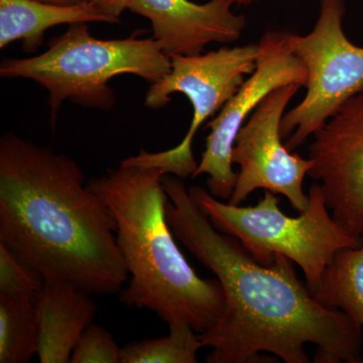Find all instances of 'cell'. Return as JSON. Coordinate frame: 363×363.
I'll list each match as a JSON object with an SVG mask.
<instances>
[{
  "label": "cell",
  "instance_id": "cell-1",
  "mask_svg": "<svg viewBox=\"0 0 363 363\" xmlns=\"http://www.w3.org/2000/svg\"><path fill=\"white\" fill-rule=\"evenodd\" d=\"M162 183L174 235L223 289L221 316L199 334L202 347L212 348L207 362H259L260 352H269L286 363H309L310 343L317 346L316 362H362V327L320 304L292 260L276 255L271 266L259 264L240 240L214 228L182 179L167 174Z\"/></svg>",
  "mask_w": 363,
  "mask_h": 363
},
{
  "label": "cell",
  "instance_id": "cell-2",
  "mask_svg": "<svg viewBox=\"0 0 363 363\" xmlns=\"http://www.w3.org/2000/svg\"><path fill=\"white\" fill-rule=\"evenodd\" d=\"M116 218L77 162L13 133L0 140V242L44 279L91 295L130 279Z\"/></svg>",
  "mask_w": 363,
  "mask_h": 363
},
{
  "label": "cell",
  "instance_id": "cell-3",
  "mask_svg": "<svg viewBox=\"0 0 363 363\" xmlns=\"http://www.w3.org/2000/svg\"><path fill=\"white\" fill-rule=\"evenodd\" d=\"M162 176L159 169L121 164L87 184L116 218L117 245L130 279L119 300L201 334L223 312V289L218 279L198 276L179 250L167 221Z\"/></svg>",
  "mask_w": 363,
  "mask_h": 363
},
{
  "label": "cell",
  "instance_id": "cell-4",
  "mask_svg": "<svg viewBox=\"0 0 363 363\" xmlns=\"http://www.w3.org/2000/svg\"><path fill=\"white\" fill-rule=\"evenodd\" d=\"M171 68V58L154 38L99 40L91 35L87 23H78L54 38L43 54L4 59L0 75L30 79L47 89L50 123L55 128L65 100L86 108L111 109L116 100L108 85L112 78L130 74L154 84Z\"/></svg>",
  "mask_w": 363,
  "mask_h": 363
},
{
  "label": "cell",
  "instance_id": "cell-5",
  "mask_svg": "<svg viewBox=\"0 0 363 363\" xmlns=\"http://www.w3.org/2000/svg\"><path fill=\"white\" fill-rule=\"evenodd\" d=\"M188 190L214 228L240 240L259 264L271 266L276 255H284L298 264L312 295L335 253L362 245L329 214L317 183L308 192L307 209L298 217L284 213L278 197L269 191L257 205L242 207L222 202L203 188Z\"/></svg>",
  "mask_w": 363,
  "mask_h": 363
},
{
  "label": "cell",
  "instance_id": "cell-6",
  "mask_svg": "<svg viewBox=\"0 0 363 363\" xmlns=\"http://www.w3.org/2000/svg\"><path fill=\"white\" fill-rule=\"evenodd\" d=\"M257 44L222 47L206 54L171 57L172 68L161 80L150 86L145 96L147 108L161 109L171 95L182 93L193 108L192 121L185 138L173 149L149 152L143 149L136 156L121 162L123 166L161 169L164 175L186 179L193 176L198 164L193 154V140L209 117L216 116L255 71L259 56Z\"/></svg>",
  "mask_w": 363,
  "mask_h": 363
},
{
  "label": "cell",
  "instance_id": "cell-7",
  "mask_svg": "<svg viewBox=\"0 0 363 363\" xmlns=\"http://www.w3.org/2000/svg\"><path fill=\"white\" fill-rule=\"evenodd\" d=\"M345 0H320L314 28L306 35L286 32L294 54L307 71L306 96L286 112L281 135L291 152L315 135L351 97L363 92V47L343 30Z\"/></svg>",
  "mask_w": 363,
  "mask_h": 363
},
{
  "label": "cell",
  "instance_id": "cell-8",
  "mask_svg": "<svg viewBox=\"0 0 363 363\" xmlns=\"http://www.w3.org/2000/svg\"><path fill=\"white\" fill-rule=\"evenodd\" d=\"M259 47L255 71L205 128L210 130L206 147L192 176H209V192L219 200L228 201L233 195L238 180L233 168L234 143L252 112L277 88L307 84V71L291 50L286 32L264 33Z\"/></svg>",
  "mask_w": 363,
  "mask_h": 363
},
{
  "label": "cell",
  "instance_id": "cell-9",
  "mask_svg": "<svg viewBox=\"0 0 363 363\" xmlns=\"http://www.w3.org/2000/svg\"><path fill=\"white\" fill-rule=\"evenodd\" d=\"M303 86L289 84L269 93L236 136L233 164L240 166L229 204L240 206L253 191L262 189L285 196L298 213L309 205L303 184L311 160L292 154L283 143L281 119L291 100Z\"/></svg>",
  "mask_w": 363,
  "mask_h": 363
},
{
  "label": "cell",
  "instance_id": "cell-10",
  "mask_svg": "<svg viewBox=\"0 0 363 363\" xmlns=\"http://www.w3.org/2000/svg\"><path fill=\"white\" fill-rule=\"evenodd\" d=\"M308 176L319 181L334 220L363 245V92L313 135Z\"/></svg>",
  "mask_w": 363,
  "mask_h": 363
},
{
  "label": "cell",
  "instance_id": "cell-11",
  "mask_svg": "<svg viewBox=\"0 0 363 363\" xmlns=\"http://www.w3.org/2000/svg\"><path fill=\"white\" fill-rule=\"evenodd\" d=\"M231 7L217 0L203 4L191 0H130L128 9L150 21L152 38L171 58L202 54L213 43L240 40L247 20Z\"/></svg>",
  "mask_w": 363,
  "mask_h": 363
},
{
  "label": "cell",
  "instance_id": "cell-12",
  "mask_svg": "<svg viewBox=\"0 0 363 363\" xmlns=\"http://www.w3.org/2000/svg\"><path fill=\"white\" fill-rule=\"evenodd\" d=\"M91 296L67 281H44L35 300L40 363L71 362L74 348L97 311Z\"/></svg>",
  "mask_w": 363,
  "mask_h": 363
},
{
  "label": "cell",
  "instance_id": "cell-13",
  "mask_svg": "<svg viewBox=\"0 0 363 363\" xmlns=\"http://www.w3.org/2000/svg\"><path fill=\"white\" fill-rule=\"evenodd\" d=\"M78 23H116L89 1L58 6L39 0H0V48L21 40L26 52H35L45 30Z\"/></svg>",
  "mask_w": 363,
  "mask_h": 363
},
{
  "label": "cell",
  "instance_id": "cell-14",
  "mask_svg": "<svg viewBox=\"0 0 363 363\" xmlns=\"http://www.w3.org/2000/svg\"><path fill=\"white\" fill-rule=\"evenodd\" d=\"M313 296L320 304L340 310L363 327V245L335 253Z\"/></svg>",
  "mask_w": 363,
  "mask_h": 363
},
{
  "label": "cell",
  "instance_id": "cell-15",
  "mask_svg": "<svg viewBox=\"0 0 363 363\" xmlns=\"http://www.w3.org/2000/svg\"><path fill=\"white\" fill-rule=\"evenodd\" d=\"M39 350L35 300L0 294V363H28Z\"/></svg>",
  "mask_w": 363,
  "mask_h": 363
},
{
  "label": "cell",
  "instance_id": "cell-16",
  "mask_svg": "<svg viewBox=\"0 0 363 363\" xmlns=\"http://www.w3.org/2000/svg\"><path fill=\"white\" fill-rule=\"evenodd\" d=\"M166 337L145 339L121 348V363H196L199 334L184 322L169 325Z\"/></svg>",
  "mask_w": 363,
  "mask_h": 363
},
{
  "label": "cell",
  "instance_id": "cell-17",
  "mask_svg": "<svg viewBox=\"0 0 363 363\" xmlns=\"http://www.w3.org/2000/svg\"><path fill=\"white\" fill-rule=\"evenodd\" d=\"M44 279L0 242V294L35 300Z\"/></svg>",
  "mask_w": 363,
  "mask_h": 363
},
{
  "label": "cell",
  "instance_id": "cell-18",
  "mask_svg": "<svg viewBox=\"0 0 363 363\" xmlns=\"http://www.w3.org/2000/svg\"><path fill=\"white\" fill-rule=\"evenodd\" d=\"M71 363H121V348L104 327L92 323L74 348Z\"/></svg>",
  "mask_w": 363,
  "mask_h": 363
},
{
  "label": "cell",
  "instance_id": "cell-19",
  "mask_svg": "<svg viewBox=\"0 0 363 363\" xmlns=\"http://www.w3.org/2000/svg\"><path fill=\"white\" fill-rule=\"evenodd\" d=\"M99 9L100 11L108 16L114 23H119V18L125 9H128L130 0H88Z\"/></svg>",
  "mask_w": 363,
  "mask_h": 363
},
{
  "label": "cell",
  "instance_id": "cell-20",
  "mask_svg": "<svg viewBox=\"0 0 363 363\" xmlns=\"http://www.w3.org/2000/svg\"><path fill=\"white\" fill-rule=\"evenodd\" d=\"M47 4H58V6H73V4H83L88 0H39Z\"/></svg>",
  "mask_w": 363,
  "mask_h": 363
},
{
  "label": "cell",
  "instance_id": "cell-21",
  "mask_svg": "<svg viewBox=\"0 0 363 363\" xmlns=\"http://www.w3.org/2000/svg\"><path fill=\"white\" fill-rule=\"evenodd\" d=\"M217 1L223 2L229 6H248V4H255V2L262 1V0H217Z\"/></svg>",
  "mask_w": 363,
  "mask_h": 363
}]
</instances>
